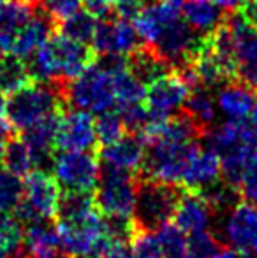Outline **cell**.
Wrapping results in <instances>:
<instances>
[{
    "label": "cell",
    "mask_w": 257,
    "mask_h": 258,
    "mask_svg": "<svg viewBox=\"0 0 257 258\" xmlns=\"http://www.w3.org/2000/svg\"><path fill=\"white\" fill-rule=\"evenodd\" d=\"M97 146L95 121L92 114L79 109L60 114L55 150L59 151H92Z\"/></svg>",
    "instance_id": "cell-14"
},
{
    "label": "cell",
    "mask_w": 257,
    "mask_h": 258,
    "mask_svg": "<svg viewBox=\"0 0 257 258\" xmlns=\"http://www.w3.org/2000/svg\"><path fill=\"white\" fill-rule=\"evenodd\" d=\"M132 23L146 49L168 67L182 69L202 46L201 37L183 21L178 6L166 0L143 6Z\"/></svg>",
    "instance_id": "cell-1"
},
{
    "label": "cell",
    "mask_w": 257,
    "mask_h": 258,
    "mask_svg": "<svg viewBox=\"0 0 257 258\" xmlns=\"http://www.w3.org/2000/svg\"><path fill=\"white\" fill-rule=\"evenodd\" d=\"M60 249L69 258H95L106 237V216L99 209L76 220H57Z\"/></svg>",
    "instance_id": "cell-8"
},
{
    "label": "cell",
    "mask_w": 257,
    "mask_h": 258,
    "mask_svg": "<svg viewBox=\"0 0 257 258\" xmlns=\"http://www.w3.org/2000/svg\"><path fill=\"white\" fill-rule=\"evenodd\" d=\"M52 18L46 13H34V16L16 32L13 44V54L21 60H27L37 51L44 42L49 41L53 32Z\"/></svg>",
    "instance_id": "cell-23"
},
{
    "label": "cell",
    "mask_w": 257,
    "mask_h": 258,
    "mask_svg": "<svg viewBox=\"0 0 257 258\" xmlns=\"http://www.w3.org/2000/svg\"><path fill=\"white\" fill-rule=\"evenodd\" d=\"M204 137L208 141L210 150H213L219 156H224L252 144L257 139V134L250 126V123L227 119V121L210 128Z\"/></svg>",
    "instance_id": "cell-18"
},
{
    "label": "cell",
    "mask_w": 257,
    "mask_h": 258,
    "mask_svg": "<svg viewBox=\"0 0 257 258\" xmlns=\"http://www.w3.org/2000/svg\"><path fill=\"white\" fill-rule=\"evenodd\" d=\"M182 197V190L175 184L146 179L139 176L137 201L132 221L137 230H155L161 225L169 223L175 216L176 206Z\"/></svg>",
    "instance_id": "cell-6"
},
{
    "label": "cell",
    "mask_w": 257,
    "mask_h": 258,
    "mask_svg": "<svg viewBox=\"0 0 257 258\" xmlns=\"http://www.w3.org/2000/svg\"><path fill=\"white\" fill-rule=\"evenodd\" d=\"M182 18L197 37L208 39L215 30L222 27L224 9L213 0H183L180 6Z\"/></svg>",
    "instance_id": "cell-19"
},
{
    "label": "cell",
    "mask_w": 257,
    "mask_h": 258,
    "mask_svg": "<svg viewBox=\"0 0 257 258\" xmlns=\"http://www.w3.org/2000/svg\"><path fill=\"white\" fill-rule=\"evenodd\" d=\"M213 2L219 7H222L224 11H234V9H240L245 4V0H213Z\"/></svg>",
    "instance_id": "cell-42"
},
{
    "label": "cell",
    "mask_w": 257,
    "mask_h": 258,
    "mask_svg": "<svg viewBox=\"0 0 257 258\" xmlns=\"http://www.w3.org/2000/svg\"><path fill=\"white\" fill-rule=\"evenodd\" d=\"M190 92L192 90L187 86L178 72H168L148 83L144 107L148 111L150 123L164 121L182 111Z\"/></svg>",
    "instance_id": "cell-11"
},
{
    "label": "cell",
    "mask_w": 257,
    "mask_h": 258,
    "mask_svg": "<svg viewBox=\"0 0 257 258\" xmlns=\"http://www.w3.org/2000/svg\"><path fill=\"white\" fill-rule=\"evenodd\" d=\"M92 49L106 60L132 56L141 49V37L130 20L104 18L97 23L92 39Z\"/></svg>",
    "instance_id": "cell-12"
},
{
    "label": "cell",
    "mask_w": 257,
    "mask_h": 258,
    "mask_svg": "<svg viewBox=\"0 0 257 258\" xmlns=\"http://www.w3.org/2000/svg\"><path fill=\"white\" fill-rule=\"evenodd\" d=\"M141 2H143V0H141Z\"/></svg>",
    "instance_id": "cell-50"
},
{
    "label": "cell",
    "mask_w": 257,
    "mask_h": 258,
    "mask_svg": "<svg viewBox=\"0 0 257 258\" xmlns=\"http://www.w3.org/2000/svg\"><path fill=\"white\" fill-rule=\"evenodd\" d=\"M9 132H11V125L7 123V119L0 118V160H2L7 143H9Z\"/></svg>",
    "instance_id": "cell-41"
},
{
    "label": "cell",
    "mask_w": 257,
    "mask_h": 258,
    "mask_svg": "<svg viewBox=\"0 0 257 258\" xmlns=\"http://www.w3.org/2000/svg\"><path fill=\"white\" fill-rule=\"evenodd\" d=\"M238 191H240L241 199L247 202L257 206V141L252 144L250 153L247 156V163L241 172L240 183H238Z\"/></svg>",
    "instance_id": "cell-33"
},
{
    "label": "cell",
    "mask_w": 257,
    "mask_h": 258,
    "mask_svg": "<svg viewBox=\"0 0 257 258\" xmlns=\"http://www.w3.org/2000/svg\"><path fill=\"white\" fill-rule=\"evenodd\" d=\"M83 6L97 20H104L115 9V0H83Z\"/></svg>",
    "instance_id": "cell-39"
},
{
    "label": "cell",
    "mask_w": 257,
    "mask_h": 258,
    "mask_svg": "<svg viewBox=\"0 0 257 258\" xmlns=\"http://www.w3.org/2000/svg\"><path fill=\"white\" fill-rule=\"evenodd\" d=\"M28 83H32V76L25 60L14 54L0 58V92L4 95H13Z\"/></svg>",
    "instance_id": "cell-26"
},
{
    "label": "cell",
    "mask_w": 257,
    "mask_h": 258,
    "mask_svg": "<svg viewBox=\"0 0 257 258\" xmlns=\"http://www.w3.org/2000/svg\"><path fill=\"white\" fill-rule=\"evenodd\" d=\"M130 246H132V258H164L153 230H137L136 228Z\"/></svg>",
    "instance_id": "cell-35"
},
{
    "label": "cell",
    "mask_w": 257,
    "mask_h": 258,
    "mask_svg": "<svg viewBox=\"0 0 257 258\" xmlns=\"http://www.w3.org/2000/svg\"><path fill=\"white\" fill-rule=\"evenodd\" d=\"M6 107H7V99L2 92H0V118H6Z\"/></svg>",
    "instance_id": "cell-45"
},
{
    "label": "cell",
    "mask_w": 257,
    "mask_h": 258,
    "mask_svg": "<svg viewBox=\"0 0 257 258\" xmlns=\"http://www.w3.org/2000/svg\"><path fill=\"white\" fill-rule=\"evenodd\" d=\"M108 63H110L111 74H113L117 109L143 104L144 95H146V85L134 74L127 60L125 58H113V60H108Z\"/></svg>",
    "instance_id": "cell-22"
},
{
    "label": "cell",
    "mask_w": 257,
    "mask_h": 258,
    "mask_svg": "<svg viewBox=\"0 0 257 258\" xmlns=\"http://www.w3.org/2000/svg\"><path fill=\"white\" fill-rule=\"evenodd\" d=\"M139 176L113 167H100L99 181L93 190V202L106 218L132 220L137 201Z\"/></svg>",
    "instance_id": "cell-5"
},
{
    "label": "cell",
    "mask_w": 257,
    "mask_h": 258,
    "mask_svg": "<svg viewBox=\"0 0 257 258\" xmlns=\"http://www.w3.org/2000/svg\"><path fill=\"white\" fill-rule=\"evenodd\" d=\"M127 134L125 125L122 121L118 111H108L99 114V118L95 119V136H97V144L100 148L110 146V144L120 141L122 137Z\"/></svg>",
    "instance_id": "cell-31"
},
{
    "label": "cell",
    "mask_w": 257,
    "mask_h": 258,
    "mask_svg": "<svg viewBox=\"0 0 257 258\" xmlns=\"http://www.w3.org/2000/svg\"><path fill=\"white\" fill-rule=\"evenodd\" d=\"M65 93L57 83H28L7 99L6 119L11 128L25 132L41 119L62 112Z\"/></svg>",
    "instance_id": "cell-3"
},
{
    "label": "cell",
    "mask_w": 257,
    "mask_h": 258,
    "mask_svg": "<svg viewBox=\"0 0 257 258\" xmlns=\"http://www.w3.org/2000/svg\"><path fill=\"white\" fill-rule=\"evenodd\" d=\"M6 213H2V211H0V225H2L4 223V220H6Z\"/></svg>",
    "instance_id": "cell-48"
},
{
    "label": "cell",
    "mask_w": 257,
    "mask_h": 258,
    "mask_svg": "<svg viewBox=\"0 0 257 258\" xmlns=\"http://www.w3.org/2000/svg\"><path fill=\"white\" fill-rule=\"evenodd\" d=\"M213 258H241V255L236 249L229 248V246H220L215 255H213Z\"/></svg>",
    "instance_id": "cell-43"
},
{
    "label": "cell",
    "mask_w": 257,
    "mask_h": 258,
    "mask_svg": "<svg viewBox=\"0 0 257 258\" xmlns=\"http://www.w3.org/2000/svg\"><path fill=\"white\" fill-rule=\"evenodd\" d=\"M60 199L62 191L55 176L42 169H35L25 176L23 197L13 211V218H16L21 225L37 220H53L59 213Z\"/></svg>",
    "instance_id": "cell-7"
},
{
    "label": "cell",
    "mask_w": 257,
    "mask_h": 258,
    "mask_svg": "<svg viewBox=\"0 0 257 258\" xmlns=\"http://www.w3.org/2000/svg\"><path fill=\"white\" fill-rule=\"evenodd\" d=\"M2 2H4V0H0V6H2Z\"/></svg>",
    "instance_id": "cell-49"
},
{
    "label": "cell",
    "mask_w": 257,
    "mask_h": 258,
    "mask_svg": "<svg viewBox=\"0 0 257 258\" xmlns=\"http://www.w3.org/2000/svg\"><path fill=\"white\" fill-rule=\"evenodd\" d=\"M60 114L62 112L48 116V118L32 125L25 132H21V139L28 144L32 155H34L35 169H42L48 163V160L52 162L53 151H55L57 132H59Z\"/></svg>",
    "instance_id": "cell-20"
},
{
    "label": "cell",
    "mask_w": 257,
    "mask_h": 258,
    "mask_svg": "<svg viewBox=\"0 0 257 258\" xmlns=\"http://www.w3.org/2000/svg\"><path fill=\"white\" fill-rule=\"evenodd\" d=\"M132 239L129 237H118V235L106 234L99 246L95 258H132Z\"/></svg>",
    "instance_id": "cell-37"
},
{
    "label": "cell",
    "mask_w": 257,
    "mask_h": 258,
    "mask_svg": "<svg viewBox=\"0 0 257 258\" xmlns=\"http://www.w3.org/2000/svg\"><path fill=\"white\" fill-rule=\"evenodd\" d=\"M224 25L229 32L236 79L257 90V27L248 23L241 14L229 16Z\"/></svg>",
    "instance_id": "cell-10"
},
{
    "label": "cell",
    "mask_w": 257,
    "mask_h": 258,
    "mask_svg": "<svg viewBox=\"0 0 257 258\" xmlns=\"http://www.w3.org/2000/svg\"><path fill=\"white\" fill-rule=\"evenodd\" d=\"M240 9H241V16L250 25L257 27V0H245V4Z\"/></svg>",
    "instance_id": "cell-40"
},
{
    "label": "cell",
    "mask_w": 257,
    "mask_h": 258,
    "mask_svg": "<svg viewBox=\"0 0 257 258\" xmlns=\"http://www.w3.org/2000/svg\"><path fill=\"white\" fill-rule=\"evenodd\" d=\"M4 167L18 177H25L34 170L35 160L28 144L23 139H11L2 155Z\"/></svg>",
    "instance_id": "cell-28"
},
{
    "label": "cell",
    "mask_w": 257,
    "mask_h": 258,
    "mask_svg": "<svg viewBox=\"0 0 257 258\" xmlns=\"http://www.w3.org/2000/svg\"><path fill=\"white\" fill-rule=\"evenodd\" d=\"M32 0H6L0 6V32L16 35V32L34 16Z\"/></svg>",
    "instance_id": "cell-27"
},
{
    "label": "cell",
    "mask_w": 257,
    "mask_h": 258,
    "mask_svg": "<svg viewBox=\"0 0 257 258\" xmlns=\"http://www.w3.org/2000/svg\"><path fill=\"white\" fill-rule=\"evenodd\" d=\"M222 239L229 248L247 258H257V206L238 202L231 207L222 223Z\"/></svg>",
    "instance_id": "cell-13"
},
{
    "label": "cell",
    "mask_w": 257,
    "mask_h": 258,
    "mask_svg": "<svg viewBox=\"0 0 257 258\" xmlns=\"http://www.w3.org/2000/svg\"><path fill=\"white\" fill-rule=\"evenodd\" d=\"M220 246L222 244L213 232H195L187 239V258H213Z\"/></svg>",
    "instance_id": "cell-34"
},
{
    "label": "cell",
    "mask_w": 257,
    "mask_h": 258,
    "mask_svg": "<svg viewBox=\"0 0 257 258\" xmlns=\"http://www.w3.org/2000/svg\"><path fill=\"white\" fill-rule=\"evenodd\" d=\"M23 197V184L20 177L0 165V211L13 213Z\"/></svg>",
    "instance_id": "cell-32"
},
{
    "label": "cell",
    "mask_w": 257,
    "mask_h": 258,
    "mask_svg": "<svg viewBox=\"0 0 257 258\" xmlns=\"http://www.w3.org/2000/svg\"><path fill=\"white\" fill-rule=\"evenodd\" d=\"M90 63L93 60L88 46L60 34L32 54L28 71L37 81L62 85L78 78Z\"/></svg>",
    "instance_id": "cell-2"
},
{
    "label": "cell",
    "mask_w": 257,
    "mask_h": 258,
    "mask_svg": "<svg viewBox=\"0 0 257 258\" xmlns=\"http://www.w3.org/2000/svg\"><path fill=\"white\" fill-rule=\"evenodd\" d=\"M144 158H146V144L139 134H125L120 141L99 150V160L104 167H113L132 174L143 169Z\"/></svg>",
    "instance_id": "cell-15"
},
{
    "label": "cell",
    "mask_w": 257,
    "mask_h": 258,
    "mask_svg": "<svg viewBox=\"0 0 257 258\" xmlns=\"http://www.w3.org/2000/svg\"><path fill=\"white\" fill-rule=\"evenodd\" d=\"M44 258H69L67 255H65V253L62 251H57V253H53V255H48V256H44Z\"/></svg>",
    "instance_id": "cell-46"
},
{
    "label": "cell",
    "mask_w": 257,
    "mask_h": 258,
    "mask_svg": "<svg viewBox=\"0 0 257 258\" xmlns=\"http://www.w3.org/2000/svg\"><path fill=\"white\" fill-rule=\"evenodd\" d=\"M164 258H187V237L175 223H164L155 228Z\"/></svg>",
    "instance_id": "cell-30"
},
{
    "label": "cell",
    "mask_w": 257,
    "mask_h": 258,
    "mask_svg": "<svg viewBox=\"0 0 257 258\" xmlns=\"http://www.w3.org/2000/svg\"><path fill=\"white\" fill-rule=\"evenodd\" d=\"M65 100L74 109L88 114H102L117 109L113 74L110 63H90L78 78L67 83Z\"/></svg>",
    "instance_id": "cell-4"
},
{
    "label": "cell",
    "mask_w": 257,
    "mask_h": 258,
    "mask_svg": "<svg viewBox=\"0 0 257 258\" xmlns=\"http://www.w3.org/2000/svg\"><path fill=\"white\" fill-rule=\"evenodd\" d=\"M250 126L254 128V132L257 134V99H255V104L250 111Z\"/></svg>",
    "instance_id": "cell-44"
},
{
    "label": "cell",
    "mask_w": 257,
    "mask_h": 258,
    "mask_svg": "<svg viewBox=\"0 0 257 258\" xmlns=\"http://www.w3.org/2000/svg\"><path fill=\"white\" fill-rule=\"evenodd\" d=\"M42 13H46L53 21L67 20L74 13H78L83 6V0H39Z\"/></svg>",
    "instance_id": "cell-38"
},
{
    "label": "cell",
    "mask_w": 257,
    "mask_h": 258,
    "mask_svg": "<svg viewBox=\"0 0 257 258\" xmlns=\"http://www.w3.org/2000/svg\"><path fill=\"white\" fill-rule=\"evenodd\" d=\"M255 90L245 83H224L217 92L215 104L217 109L233 121H245L250 116V111L255 104Z\"/></svg>",
    "instance_id": "cell-21"
},
{
    "label": "cell",
    "mask_w": 257,
    "mask_h": 258,
    "mask_svg": "<svg viewBox=\"0 0 257 258\" xmlns=\"http://www.w3.org/2000/svg\"><path fill=\"white\" fill-rule=\"evenodd\" d=\"M52 163L53 176L65 191L92 194L95 190L100 165L90 151H59Z\"/></svg>",
    "instance_id": "cell-9"
},
{
    "label": "cell",
    "mask_w": 257,
    "mask_h": 258,
    "mask_svg": "<svg viewBox=\"0 0 257 258\" xmlns=\"http://www.w3.org/2000/svg\"><path fill=\"white\" fill-rule=\"evenodd\" d=\"M97 23L99 21L92 13H88L86 9H79L78 13H74L60 23V34L78 42H83V44H88L93 39Z\"/></svg>",
    "instance_id": "cell-29"
},
{
    "label": "cell",
    "mask_w": 257,
    "mask_h": 258,
    "mask_svg": "<svg viewBox=\"0 0 257 258\" xmlns=\"http://www.w3.org/2000/svg\"><path fill=\"white\" fill-rule=\"evenodd\" d=\"M222 177V160L210 148H199L190 158L180 186L189 191H204Z\"/></svg>",
    "instance_id": "cell-17"
},
{
    "label": "cell",
    "mask_w": 257,
    "mask_h": 258,
    "mask_svg": "<svg viewBox=\"0 0 257 258\" xmlns=\"http://www.w3.org/2000/svg\"><path fill=\"white\" fill-rule=\"evenodd\" d=\"M0 246L9 255H16L23 248V225L16 218L7 216L0 225Z\"/></svg>",
    "instance_id": "cell-36"
},
{
    "label": "cell",
    "mask_w": 257,
    "mask_h": 258,
    "mask_svg": "<svg viewBox=\"0 0 257 258\" xmlns=\"http://www.w3.org/2000/svg\"><path fill=\"white\" fill-rule=\"evenodd\" d=\"M0 258H11V255L2 248V246H0Z\"/></svg>",
    "instance_id": "cell-47"
},
{
    "label": "cell",
    "mask_w": 257,
    "mask_h": 258,
    "mask_svg": "<svg viewBox=\"0 0 257 258\" xmlns=\"http://www.w3.org/2000/svg\"><path fill=\"white\" fill-rule=\"evenodd\" d=\"M215 211L212 209L210 202L201 191L183 190L180 202L175 211V225L183 234H195V232L208 230Z\"/></svg>",
    "instance_id": "cell-16"
},
{
    "label": "cell",
    "mask_w": 257,
    "mask_h": 258,
    "mask_svg": "<svg viewBox=\"0 0 257 258\" xmlns=\"http://www.w3.org/2000/svg\"><path fill=\"white\" fill-rule=\"evenodd\" d=\"M23 248L28 258H44L57 253L60 248L57 227L49 225V220L27 223L23 228Z\"/></svg>",
    "instance_id": "cell-24"
},
{
    "label": "cell",
    "mask_w": 257,
    "mask_h": 258,
    "mask_svg": "<svg viewBox=\"0 0 257 258\" xmlns=\"http://www.w3.org/2000/svg\"><path fill=\"white\" fill-rule=\"evenodd\" d=\"M187 116L195 123L199 130L206 136L212 125L215 123L217 118V104L215 99L210 95L208 90L204 88H195L187 97V102L182 109Z\"/></svg>",
    "instance_id": "cell-25"
}]
</instances>
